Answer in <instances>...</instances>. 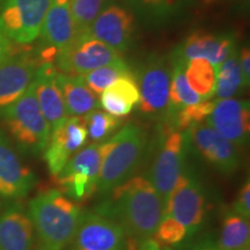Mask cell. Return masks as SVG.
Listing matches in <instances>:
<instances>
[{
  "label": "cell",
  "mask_w": 250,
  "mask_h": 250,
  "mask_svg": "<svg viewBox=\"0 0 250 250\" xmlns=\"http://www.w3.org/2000/svg\"><path fill=\"white\" fill-rule=\"evenodd\" d=\"M164 208V199L148 177L138 175L105 193L94 211L120 224L133 249L154 235Z\"/></svg>",
  "instance_id": "1"
},
{
  "label": "cell",
  "mask_w": 250,
  "mask_h": 250,
  "mask_svg": "<svg viewBox=\"0 0 250 250\" xmlns=\"http://www.w3.org/2000/svg\"><path fill=\"white\" fill-rule=\"evenodd\" d=\"M27 212L35 234V250L68 248L83 214L77 202L56 189L37 193Z\"/></svg>",
  "instance_id": "2"
},
{
  "label": "cell",
  "mask_w": 250,
  "mask_h": 250,
  "mask_svg": "<svg viewBox=\"0 0 250 250\" xmlns=\"http://www.w3.org/2000/svg\"><path fill=\"white\" fill-rule=\"evenodd\" d=\"M147 148V132L139 125H126L107 140L96 192L104 196L133 177L143 165Z\"/></svg>",
  "instance_id": "3"
},
{
  "label": "cell",
  "mask_w": 250,
  "mask_h": 250,
  "mask_svg": "<svg viewBox=\"0 0 250 250\" xmlns=\"http://www.w3.org/2000/svg\"><path fill=\"white\" fill-rule=\"evenodd\" d=\"M0 122L21 153L39 155L44 152L51 129L41 111L33 81L17 101L0 112Z\"/></svg>",
  "instance_id": "4"
},
{
  "label": "cell",
  "mask_w": 250,
  "mask_h": 250,
  "mask_svg": "<svg viewBox=\"0 0 250 250\" xmlns=\"http://www.w3.org/2000/svg\"><path fill=\"white\" fill-rule=\"evenodd\" d=\"M208 211V196L204 183L187 165L165 202L164 217L186 230L189 240L204 224Z\"/></svg>",
  "instance_id": "5"
},
{
  "label": "cell",
  "mask_w": 250,
  "mask_h": 250,
  "mask_svg": "<svg viewBox=\"0 0 250 250\" xmlns=\"http://www.w3.org/2000/svg\"><path fill=\"white\" fill-rule=\"evenodd\" d=\"M189 151L186 132L173 130L165 125L148 176V180L164 202L168 198L176 181L186 169Z\"/></svg>",
  "instance_id": "6"
},
{
  "label": "cell",
  "mask_w": 250,
  "mask_h": 250,
  "mask_svg": "<svg viewBox=\"0 0 250 250\" xmlns=\"http://www.w3.org/2000/svg\"><path fill=\"white\" fill-rule=\"evenodd\" d=\"M105 142L95 143L79 149L55 176L56 183L74 202L89 198L98 190Z\"/></svg>",
  "instance_id": "7"
},
{
  "label": "cell",
  "mask_w": 250,
  "mask_h": 250,
  "mask_svg": "<svg viewBox=\"0 0 250 250\" xmlns=\"http://www.w3.org/2000/svg\"><path fill=\"white\" fill-rule=\"evenodd\" d=\"M52 0H1L0 31L9 40L28 45L39 39Z\"/></svg>",
  "instance_id": "8"
},
{
  "label": "cell",
  "mask_w": 250,
  "mask_h": 250,
  "mask_svg": "<svg viewBox=\"0 0 250 250\" xmlns=\"http://www.w3.org/2000/svg\"><path fill=\"white\" fill-rule=\"evenodd\" d=\"M173 64L162 56H151L136 74L139 88V110L149 117H165L169 102Z\"/></svg>",
  "instance_id": "9"
},
{
  "label": "cell",
  "mask_w": 250,
  "mask_h": 250,
  "mask_svg": "<svg viewBox=\"0 0 250 250\" xmlns=\"http://www.w3.org/2000/svg\"><path fill=\"white\" fill-rule=\"evenodd\" d=\"M188 144L197 155L220 174L232 175L240 168L239 147L221 136L206 122L192 125L187 131Z\"/></svg>",
  "instance_id": "10"
},
{
  "label": "cell",
  "mask_w": 250,
  "mask_h": 250,
  "mask_svg": "<svg viewBox=\"0 0 250 250\" xmlns=\"http://www.w3.org/2000/svg\"><path fill=\"white\" fill-rule=\"evenodd\" d=\"M70 250H126V233L111 218L95 211L83 212Z\"/></svg>",
  "instance_id": "11"
},
{
  "label": "cell",
  "mask_w": 250,
  "mask_h": 250,
  "mask_svg": "<svg viewBox=\"0 0 250 250\" xmlns=\"http://www.w3.org/2000/svg\"><path fill=\"white\" fill-rule=\"evenodd\" d=\"M35 52L41 64L54 62L76 39L70 0H52L43 21Z\"/></svg>",
  "instance_id": "12"
},
{
  "label": "cell",
  "mask_w": 250,
  "mask_h": 250,
  "mask_svg": "<svg viewBox=\"0 0 250 250\" xmlns=\"http://www.w3.org/2000/svg\"><path fill=\"white\" fill-rule=\"evenodd\" d=\"M121 58V54L101 41L78 35L73 42L57 56L55 65L62 73L76 77L83 76Z\"/></svg>",
  "instance_id": "13"
},
{
  "label": "cell",
  "mask_w": 250,
  "mask_h": 250,
  "mask_svg": "<svg viewBox=\"0 0 250 250\" xmlns=\"http://www.w3.org/2000/svg\"><path fill=\"white\" fill-rule=\"evenodd\" d=\"M36 183L34 171L23 164L4 130L0 129V199L20 202Z\"/></svg>",
  "instance_id": "14"
},
{
  "label": "cell",
  "mask_w": 250,
  "mask_h": 250,
  "mask_svg": "<svg viewBox=\"0 0 250 250\" xmlns=\"http://www.w3.org/2000/svg\"><path fill=\"white\" fill-rule=\"evenodd\" d=\"M133 33L132 12L118 4H112L102 9L88 29L81 35L101 41L122 55L132 45Z\"/></svg>",
  "instance_id": "15"
},
{
  "label": "cell",
  "mask_w": 250,
  "mask_h": 250,
  "mask_svg": "<svg viewBox=\"0 0 250 250\" xmlns=\"http://www.w3.org/2000/svg\"><path fill=\"white\" fill-rule=\"evenodd\" d=\"M40 65L35 49L28 45L0 64V112L26 92Z\"/></svg>",
  "instance_id": "16"
},
{
  "label": "cell",
  "mask_w": 250,
  "mask_h": 250,
  "mask_svg": "<svg viewBox=\"0 0 250 250\" xmlns=\"http://www.w3.org/2000/svg\"><path fill=\"white\" fill-rule=\"evenodd\" d=\"M88 132L83 116H71L50 136L48 146L43 152L44 160L52 177L57 176L72 154L86 145Z\"/></svg>",
  "instance_id": "17"
},
{
  "label": "cell",
  "mask_w": 250,
  "mask_h": 250,
  "mask_svg": "<svg viewBox=\"0 0 250 250\" xmlns=\"http://www.w3.org/2000/svg\"><path fill=\"white\" fill-rule=\"evenodd\" d=\"M236 49V39L234 34H213L196 30L190 34L182 44L170 56L171 62L186 65L187 62L195 58H204L217 70V66Z\"/></svg>",
  "instance_id": "18"
},
{
  "label": "cell",
  "mask_w": 250,
  "mask_h": 250,
  "mask_svg": "<svg viewBox=\"0 0 250 250\" xmlns=\"http://www.w3.org/2000/svg\"><path fill=\"white\" fill-rule=\"evenodd\" d=\"M205 122L237 147H245L250 134V103L236 99L220 100Z\"/></svg>",
  "instance_id": "19"
},
{
  "label": "cell",
  "mask_w": 250,
  "mask_h": 250,
  "mask_svg": "<svg viewBox=\"0 0 250 250\" xmlns=\"http://www.w3.org/2000/svg\"><path fill=\"white\" fill-rule=\"evenodd\" d=\"M58 72L54 62H44L37 67L33 79L37 102L51 132L70 117L58 83Z\"/></svg>",
  "instance_id": "20"
},
{
  "label": "cell",
  "mask_w": 250,
  "mask_h": 250,
  "mask_svg": "<svg viewBox=\"0 0 250 250\" xmlns=\"http://www.w3.org/2000/svg\"><path fill=\"white\" fill-rule=\"evenodd\" d=\"M0 250H35L33 224L20 202L0 213Z\"/></svg>",
  "instance_id": "21"
},
{
  "label": "cell",
  "mask_w": 250,
  "mask_h": 250,
  "mask_svg": "<svg viewBox=\"0 0 250 250\" xmlns=\"http://www.w3.org/2000/svg\"><path fill=\"white\" fill-rule=\"evenodd\" d=\"M100 104L115 117H125L139 103L140 94L136 74L131 73L115 81L101 93Z\"/></svg>",
  "instance_id": "22"
},
{
  "label": "cell",
  "mask_w": 250,
  "mask_h": 250,
  "mask_svg": "<svg viewBox=\"0 0 250 250\" xmlns=\"http://www.w3.org/2000/svg\"><path fill=\"white\" fill-rule=\"evenodd\" d=\"M58 83L68 116H85L100 107L98 98L85 85L81 76H67L58 72Z\"/></svg>",
  "instance_id": "23"
},
{
  "label": "cell",
  "mask_w": 250,
  "mask_h": 250,
  "mask_svg": "<svg viewBox=\"0 0 250 250\" xmlns=\"http://www.w3.org/2000/svg\"><path fill=\"white\" fill-rule=\"evenodd\" d=\"M246 87L239 64V54L237 50L234 49L217 66L214 94L220 100L233 99V96L242 92Z\"/></svg>",
  "instance_id": "24"
},
{
  "label": "cell",
  "mask_w": 250,
  "mask_h": 250,
  "mask_svg": "<svg viewBox=\"0 0 250 250\" xmlns=\"http://www.w3.org/2000/svg\"><path fill=\"white\" fill-rule=\"evenodd\" d=\"M249 220L233 211L226 212L218 237V250H249Z\"/></svg>",
  "instance_id": "25"
},
{
  "label": "cell",
  "mask_w": 250,
  "mask_h": 250,
  "mask_svg": "<svg viewBox=\"0 0 250 250\" xmlns=\"http://www.w3.org/2000/svg\"><path fill=\"white\" fill-rule=\"evenodd\" d=\"M171 64H173V72H171L169 88V102H168L167 112H166L164 117L166 124L169 123L171 118L175 116V114L180 109L203 101L201 96L193 92L191 87L188 83L186 73H184V66L186 65L174 62H171Z\"/></svg>",
  "instance_id": "26"
},
{
  "label": "cell",
  "mask_w": 250,
  "mask_h": 250,
  "mask_svg": "<svg viewBox=\"0 0 250 250\" xmlns=\"http://www.w3.org/2000/svg\"><path fill=\"white\" fill-rule=\"evenodd\" d=\"M127 5L151 24H161L181 13L188 0H125Z\"/></svg>",
  "instance_id": "27"
},
{
  "label": "cell",
  "mask_w": 250,
  "mask_h": 250,
  "mask_svg": "<svg viewBox=\"0 0 250 250\" xmlns=\"http://www.w3.org/2000/svg\"><path fill=\"white\" fill-rule=\"evenodd\" d=\"M184 73L189 86L203 100L214 95L215 67L210 62L204 58L190 59L184 66Z\"/></svg>",
  "instance_id": "28"
},
{
  "label": "cell",
  "mask_w": 250,
  "mask_h": 250,
  "mask_svg": "<svg viewBox=\"0 0 250 250\" xmlns=\"http://www.w3.org/2000/svg\"><path fill=\"white\" fill-rule=\"evenodd\" d=\"M131 73H133V72L129 66V64L123 58H121L116 62H112L110 64L96 68V70L88 72L86 74H83L81 77H83L85 85L95 95H99L105 88L112 85L117 79Z\"/></svg>",
  "instance_id": "29"
},
{
  "label": "cell",
  "mask_w": 250,
  "mask_h": 250,
  "mask_svg": "<svg viewBox=\"0 0 250 250\" xmlns=\"http://www.w3.org/2000/svg\"><path fill=\"white\" fill-rule=\"evenodd\" d=\"M215 102L210 100H203V101L195 103V104L187 105L175 114L171 121L166 126L177 131H187L192 125L202 123L206 121V118L213 111Z\"/></svg>",
  "instance_id": "30"
},
{
  "label": "cell",
  "mask_w": 250,
  "mask_h": 250,
  "mask_svg": "<svg viewBox=\"0 0 250 250\" xmlns=\"http://www.w3.org/2000/svg\"><path fill=\"white\" fill-rule=\"evenodd\" d=\"M83 118L89 138L95 143L107 139L121 125L120 118L112 116L107 111L93 110L86 114Z\"/></svg>",
  "instance_id": "31"
},
{
  "label": "cell",
  "mask_w": 250,
  "mask_h": 250,
  "mask_svg": "<svg viewBox=\"0 0 250 250\" xmlns=\"http://www.w3.org/2000/svg\"><path fill=\"white\" fill-rule=\"evenodd\" d=\"M107 0H70L72 19L76 36L81 35L90 27Z\"/></svg>",
  "instance_id": "32"
},
{
  "label": "cell",
  "mask_w": 250,
  "mask_h": 250,
  "mask_svg": "<svg viewBox=\"0 0 250 250\" xmlns=\"http://www.w3.org/2000/svg\"><path fill=\"white\" fill-rule=\"evenodd\" d=\"M234 213L239 214L240 217L249 220L250 218V182L247 180L242 184L241 189L239 190L235 202H234L233 210Z\"/></svg>",
  "instance_id": "33"
},
{
  "label": "cell",
  "mask_w": 250,
  "mask_h": 250,
  "mask_svg": "<svg viewBox=\"0 0 250 250\" xmlns=\"http://www.w3.org/2000/svg\"><path fill=\"white\" fill-rule=\"evenodd\" d=\"M27 45H21L13 42V41L9 40L7 36H5L0 31V64L4 62L6 59H8L9 57L17 54V52L21 51Z\"/></svg>",
  "instance_id": "34"
},
{
  "label": "cell",
  "mask_w": 250,
  "mask_h": 250,
  "mask_svg": "<svg viewBox=\"0 0 250 250\" xmlns=\"http://www.w3.org/2000/svg\"><path fill=\"white\" fill-rule=\"evenodd\" d=\"M189 242L184 243L177 248V250H218L217 242L211 236L205 235L197 240H188Z\"/></svg>",
  "instance_id": "35"
},
{
  "label": "cell",
  "mask_w": 250,
  "mask_h": 250,
  "mask_svg": "<svg viewBox=\"0 0 250 250\" xmlns=\"http://www.w3.org/2000/svg\"><path fill=\"white\" fill-rule=\"evenodd\" d=\"M239 64L245 85L248 87L250 83V50L249 46H243L239 54Z\"/></svg>",
  "instance_id": "36"
},
{
  "label": "cell",
  "mask_w": 250,
  "mask_h": 250,
  "mask_svg": "<svg viewBox=\"0 0 250 250\" xmlns=\"http://www.w3.org/2000/svg\"><path fill=\"white\" fill-rule=\"evenodd\" d=\"M138 250H162V247L153 237H151V239L145 240L140 243Z\"/></svg>",
  "instance_id": "37"
},
{
  "label": "cell",
  "mask_w": 250,
  "mask_h": 250,
  "mask_svg": "<svg viewBox=\"0 0 250 250\" xmlns=\"http://www.w3.org/2000/svg\"><path fill=\"white\" fill-rule=\"evenodd\" d=\"M164 250H173V249H171V248H170V247H165V248H164Z\"/></svg>",
  "instance_id": "38"
},
{
  "label": "cell",
  "mask_w": 250,
  "mask_h": 250,
  "mask_svg": "<svg viewBox=\"0 0 250 250\" xmlns=\"http://www.w3.org/2000/svg\"><path fill=\"white\" fill-rule=\"evenodd\" d=\"M0 208H1V199H0Z\"/></svg>",
  "instance_id": "39"
},
{
  "label": "cell",
  "mask_w": 250,
  "mask_h": 250,
  "mask_svg": "<svg viewBox=\"0 0 250 250\" xmlns=\"http://www.w3.org/2000/svg\"><path fill=\"white\" fill-rule=\"evenodd\" d=\"M0 1H1V0H0Z\"/></svg>",
  "instance_id": "40"
}]
</instances>
